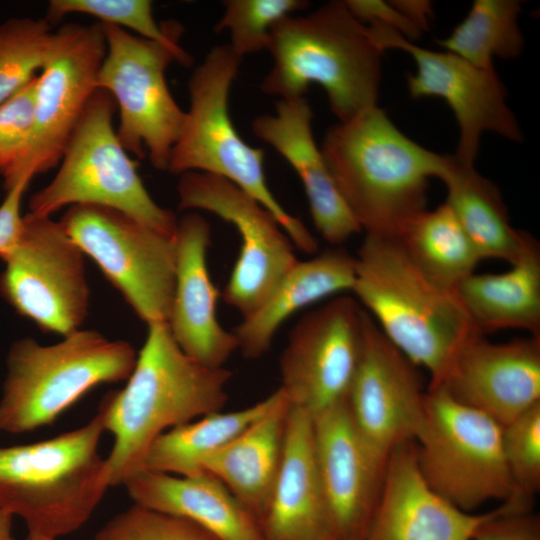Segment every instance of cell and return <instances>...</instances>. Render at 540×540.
Returning <instances> with one entry per match:
<instances>
[{
  "instance_id": "28",
  "label": "cell",
  "mask_w": 540,
  "mask_h": 540,
  "mask_svg": "<svg viewBox=\"0 0 540 540\" xmlns=\"http://www.w3.org/2000/svg\"><path fill=\"white\" fill-rule=\"evenodd\" d=\"M451 208L480 257L514 263L534 239L515 229L497 186L454 155H444L438 177Z\"/></svg>"
},
{
  "instance_id": "19",
  "label": "cell",
  "mask_w": 540,
  "mask_h": 540,
  "mask_svg": "<svg viewBox=\"0 0 540 540\" xmlns=\"http://www.w3.org/2000/svg\"><path fill=\"white\" fill-rule=\"evenodd\" d=\"M432 388L504 426L540 403V336L493 343L474 335Z\"/></svg>"
},
{
  "instance_id": "18",
  "label": "cell",
  "mask_w": 540,
  "mask_h": 540,
  "mask_svg": "<svg viewBox=\"0 0 540 540\" xmlns=\"http://www.w3.org/2000/svg\"><path fill=\"white\" fill-rule=\"evenodd\" d=\"M315 453L334 540H365L386 463L364 442L347 398L312 416Z\"/></svg>"
},
{
  "instance_id": "25",
  "label": "cell",
  "mask_w": 540,
  "mask_h": 540,
  "mask_svg": "<svg viewBox=\"0 0 540 540\" xmlns=\"http://www.w3.org/2000/svg\"><path fill=\"white\" fill-rule=\"evenodd\" d=\"M122 486L135 504L184 517L219 540H265L262 525L215 476L143 470Z\"/></svg>"
},
{
  "instance_id": "35",
  "label": "cell",
  "mask_w": 540,
  "mask_h": 540,
  "mask_svg": "<svg viewBox=\"0 0 540 540\" xmlns=\"http://www.w3.org/2000/svg\"><path fill=\"white\" fill-rule=\"evenodd\" d=\"M92 540H219L181 516L133 503L110 518Z\"/></svg>"
},
{
  "instance_id": "33",
  "label": "cell",
  "mask_w": 540,
  "mask_h": 540,
  "mask_svg": "<svg viewBox=\"0 0 540 540\" xmlns=\"http://www.w3.org/2000/svg\"><path fill=\"white\" fill-rule=\"evenodd\" d=\"M69 14H85L109 24L129 29L134 34L158 42L168 41L183 30L175 20L157 23L150 0H52L46 19L53 25Z\"/></svg>"
},
{
  "instance_id": "21",
  "label": "cell",
  "mask_w": 540,
  "mask_h": 540,
  "mask_svg": "<svg viewBox=\"0 0 540 540\" xmlns=\"http://www.w3.org/2000/svg\"><path fill=\"white\" fill-rule=\"evenodd\" d=\"M467 512L436 493L420 473L415 443H404L388 457L379 501L365 540H474L493 516Z\"/></svg>"
},
{
  "instance_id": "11",
  "label": "cell",
  "mask_w": 540,
  "mask_h": 540,
  "mask_svg": "<svg viewBox=\"0 0 540 540\" xmlns=\"http://www.w3.org/2000/svg\"><path fill=\"white\" fill-rule=\"evenodd\" d=\"M59 222L142 321L168 322L175 288V236L97 205L70 206Z\"/></svg>"
},
{
  "instance_id": "39",
  "label": "cell",
  "mask_w": 540,
  "mask_h": 540,
  "mask_svg": "<svg viewBox=\"0 0 540 540\" xmlns=\"http://www.w3.org/2000/svg\"><path fill=\"white\" fill-rule=\"evenodd\" d=\"M344 2L352 15L365 25L378 24L389 27L412 42L421 35V32L391 2L380 0Z\"/></svg>"
},
{
  "instance_id": "43",
  "label": "cell",
  "mask_w": 540,
  "mask_h": 540,
  "mask_svg": "<svg viewBox=\"0 0 540 540\" xmlns=\"http://www.w3.org/2000/svg\"><path fill=\"white\" fill-rule=\"evenodd\" d=\"M24 540H56V539L47 538V537L38 536V535H32V534L27 533V536Z\"/></svg>"
},
{
  "instance_id": "44",
  "label": "cell",
  "mask_w": 540,
  "mask_h": 540,
  "mask_svg": "<svg viewBox=\"0 0 540 540\" xmlns=\"http://www.w3.org/2000/svg\"><path fill=\"white\" fill-rule=\"evenodd\" d=\"M324 540H333V539H331V538H327V539H324Z\"/></svg>"
},
{
  "instance_id": "3",
  "label": "cell",
  "mask_w": 540,
  "mask_h": 540,
  "mask_svg": "<svg viewBox=\"0 0 540 540\" xmlns=\"http://www.w3.org/2000/svg\"><path fill=\"white\" fill-rule=\"evenodd\" d=\"M356 259L352 296L382 334L441 383L461 347L474 335L455 291L432 283L396 238L366 235Z\"/></svg>"
},
{
  "instance_id": "12",
  "label": "cell",
  "mask_w": 540,
  "mask_h": 540,
  "mask_svg": "<svg viewBox=\"0 0 540 540\" xmlns=\"http://www.w3.org/2000/svg\"><path fill=\"white\" fill-rule=\"evenodd\" d=\"M84 257L59 221L28 212L17 242L1 257L0 294L42 331L64 337L88 315Z\"/></svg>"
},
{
  "instance_id": "15",
  "label": "cell",
  "mask_w": 540,
  "mask_h": 540,
  "mask_svg": "<svg viewBox=\"0 0 540 540\" xmlns=\"http://www.w3.org/2000/svg\"><path fill=\"white\" fill-rule=\"evenodd\" d=\"M364 309L348 294L306 313L279 359L289 405L312 416L347 398L362 349Z\"/></svg>"
},
{
  "instance_id": "6",
  "label": "cell",
  "mask_w": 540,
  "mask_h": 540,
  "mask_svg": "<svg viewBox=\"0 0 540 540\" xmlns=\"http://www.w3.org/2000/svg\"><path fill=\"white\" fill-rule=\"evenodd\" d=\"M135 348L92 329H79L43 345L26 337L7 354L0 397V432L29 433L53 424L93 388L126 381Z\"/></svg>"
},
{
  "instance_id": "20",
  "label": "cell",
  "mask_w": 540,
  "mask_h": 540,
  "mask_svg": "<svg viewBox=\"0 0 540 540\" xmlns=\"http://www.w3.org/2000/svg\"><path fill=\"white\" fill-rule=\"evenodd\" d=\"M175 242V288L167 324L185 354L207 367L222 368L238 344L217 318L218 291L207 265L209 223L196 211L184 214L178 219Z\"/></svg>"
},
{
  "instance_id": "31",
  "label": "cell",
  "mask_w": 540,
  "mask_h": 540,
  "mask_svg": "<svg viewBox=\"0 0 540 540\" xmlns=\"http://www.w3.org/2000/svg\"><path fill=\"white\" fill-rule=\"evenodd\" d=\"M520 12L516 0H476L450 35L438 41L439 45L480 68H494L495 56L514 59L523 49Z\"/></svg>"
},
{
  "instance_id": "40",
  "label": "cell",
  "mask_w": 540,
  "mask_h": 540,
  "mask_svg": "<svg viewBox=\"0 0 540 540\" xmlns=\"http://www.w3.org/2000/svg\"><path fill=\"white\" fill-rule=\"evenodd\" d=\"M29 183L30 181L23 180L7 190V194L0 205V258L18 240L23 221L21 202Z\"/></svg>"
},
{
  "instance_id": "42",
  "label": "cell",
  "mask_w": 540,
  "mask_h": 540,
  "mask_svg": "<svg viewBox=\"0 0 540 540\" xmlns=\"http://www.w3.org/2000/svg\"><path fill=\"white\" fill-rule=\"evenodd\" d=\"M12 521L13 516L0 507V540H15Z\"/></svg>"
},
{
  "instance_id": "36",
  "label": "cell",
  "mask_w": 540,
  "mask_h": 540,
  "mask_svg": "<svg viewBox=\"0 0 540 540\" xmlns=\"http://www.w3.org/2000/svg\"><path fill=\"white\" fill-rule=\"evenodd\" d=\"M502 447L520 497L531 504L540 489V403L502 426Z\"/></svg>"
},
{
  "instance_id": "5",
  "label": "cell",
  "mask_w": 540,
  "mask_h": 540,
  "mask_svg": "<svg viewBox=\"0 0 540 540\" xmlns=\"http://www.w3.org/2000/svg\"><path fill=\"white\" fill-rule=\"evenodd\" d=\"M99 411L82 426L46 440L0 446V507L28 534L52 539L80 529L111 484L99 446Z\"/></svg>"
},
{
  "instance_id": "34",
  "label": "cell",
  "mask_w": 540,
  "mask_h": 540,
  "mask_svg": "<svg viewBox=\"0 0 540 540\" xmlns=\"http://www.w3.org/2000/svg\"><path fill=\"white\" fill-rule=\"evenodd\" d=\"M304 0H225L224 13L214 31L230 32V48L243 58L267 50L269 33L282 18L303 10Z\"/></svg>"
},
{
  "instance_id": "32",
  "label": "cell",
  "mask_w": 540,
  "mask_h": 540,
  "mask_svg": "<svg viewBox=\"0 0 540 540\" xmlns=\"http://www.w3.org/2000/svg\"><path fill=\"white\" fill-rule=\"evenodd\" d=\"M53 38L46 18H12L0 24V104L38 75Z\"/></svg>"
},
{
  "instance_id": "10",
  "label": "cell",
  "mask_w": 540,
  "mask_h": 540,
  "mask_svg": "<svg viewBox=\"0 0 540 540\" xmlns=\"http://www.w3.org/2000/svg\"><path fill=\"white\" fill-rule=\"evenodd\" d=\"M100 24L106 52L97 86L111 95L119 110L117 137L128 153L138 157L147 154L156 169L167 171L185 111L173 98L165 72L175 61L191 63L180 45L183 30L168 41L158 42Z\"/></svg>"
},
{
  "instance_id": "17",
  "label": "cell",
  "mask_w": 540,
  "mask_h": 540,
  "mask_svg": "<svg viewBox=\"0 0 540 540\" xmlns=\"http://www.w3.org/2000/svg\"><path fill=\"white\" fill-rule=\"evenodd\" d=\"M425 397L418 367L365 311L361 355L347 405L360 436L382 461L398 446L415 441L424 421Z\"/></svg>"
},
{
  "instance_id": "27",
  "label": "cell",
  "mask_w": 540,
  "mask_h": 540,
  "mask_svg": "<svg viewBox=\"0 0 540 540\" xmlns=\"http://www.w3.org/2000/svg\"><path fill=\"white\" fill-rule=\"evenodd\" d=\"M509 270L473 273L455 293L482 335L505 329L540 336V250L534 238Z\"/></svg>"
},
{
  "instance_id": "1",
  "label": "cell",
  "mask_w": 540,
  "mask_h": 540,
  "mask_svg": "<svg viewBox=\"0 0 540 540\" xmlns=\"http://www.w3.org/2000/svg\"><path fill=\"white\" fill-rule=\"evenodd\" d=\"M232 372L195 361L178 346L167 323L147 325L145 342L123 388L98 407L113 437L106 457L112 486L144 470L146 454L165 431L222 411Z\"/></svg>"
},
{
  "instance_id": "41",
  "label": "cell",
  "mask_w": 540,
  "mask_h": 540,
  "mask_svg": "<svg viewBox=\"0 0 540 540\" xmlns=\"http://www.w3.org/2000/svg\"><path fill=\"white\" fill-rule=\"evenodd\" d=\"M421 33L429 27L433 17L432 4L423 0L390 1Z\"/></svg>"
},
{
  "instance_id": "29",
  "label": "cell",
  "mask_w": 540,
  "mask_h": 540,
  "mask_svg": "<svg viewBox=\"0 0 540 540\" xmlns=\"http://www.w3.org/2000/svg\"><path fill=\"white\" fill-rule=\"evenodd\" d=\"M285 398L278 388L255 404L229 412H213L173 427L158 436L150 446L144 470L176 476H196L203 462Z\"/></svg>"
},
{
  "instance_id": "9",
  "label": "cell",
  "mask_w": 540,
  "mask_h": 540,
  "mask_svg": "<svg viewBox=\"0 0 540 540\" xmlns=\"http://www.w3.org/2000/svg\"><path fill=\"white\" fill-rule=\"evenodd\" d=\"M424 480L456 507L475 512L492 500L531 510L510 476L502 426L455 401L441 388H428L422 428L414 441Z\"/></svg>"
},
{
  "instance_id": "4",
  "label": "cell",
  "mask_w": 540,
  "mask_h": 540,
  "mask_svg": "<svg viewBox=\"0 0 540 540\" xmlns=\"http://www.w3.org/2000/svg\"><path fill=\"white\" fill-rule=\"evenodd\" d=\"M267 50L273 66L261 82L264 93L293 99L318 84L339 122L377 106L383 51L344 1L282 18L270 30Z\"/></svg>"
},
{
  "instance_id": "26",
  "label": "cell",
  "mask_w": 540,
  "mask_h": 540,
  "mask_svg": "<svg viewBox=\"0 0 540 540\" xmlns=\"http://www.w3.org/2000/svg\"><path fill=\"white\" fill-rule=\"evenodd\" d=\"M289 406L285 397L203 462V470L219 479L261 525L281 465Z\"/></svg>"
},
{
  "instance_id": "24",
  "label": "cell",
  "mask_w": 540,
  "mask_h": 540,
  "mask_svg": "<svg viewBox=\"0 0 540 540\" xmlns=\"http://www.w3.org/2000/svg\"><path fill=\"white\" fill-rule=\"evenodd\" d=\"M355 275V256L340 246L298 260L264 302L234 328L238 350L246 359L262 357L287 319L315 302L351 293Z\"/></svg>"
},
{
  "instance_id": "38",
  "label": "cell",
  "mask_w": 540,
  "mask_h": 540,
  "mask_svg": "<svg viewBox=\"0 0 540 540\" xmlns=\"http://www.w3.org/2000/svg\"><path fill=\"white\" fill-rule=\"evenodd\" d=\"M474 540H540L539 516L515 503H501L477 529Z\"/></svg>"
},
{
  "instance_id": "13",
  "label": "cell",
  "mask_w": 540,
  "mask_h": 540,
  "mask_svg": "<svg viewBox=\"0 0 540 540\" xmlns=\"http://www.w3.org/2000/svg\"><path fill=\"white\" fill-rule=\"evenodd\" d=\"M177 193L180 210L210 212L238 231L241 248L223 299L242 318L250 315L297 263L294 244L273 214L224 178L187 172Z\"/></svg>"
},
{
  "instance_id": "7",
  "label": "cell",
  "mask_w": 540,
  "mask_h": 540,
  "mask_svg": "<svg viewBox=\"0 0 540 540\" xmlns=\"http://www.w3.org/2000/svg\"><path fill=\"white\" fill-rule=\"evenodd\" d=\"M242 59L228 44L217 45L193 71L188 83L190 106L167 171L207 173L232 182L275 216L294 247L315 254L317 239L283 208L267 185L263 149L248 145L231 121L228 97Z\"/></svg>"
},
{
  "instance_id": "37",
  "label": "cell",
  "mask_w": 540,
  "mask_h": 540,
  "mask_svg": "<svg viewBox=\"0 0 540 540\" xmlns=\"http://www.w3.org/2000/svg\"><path fill=\"white\" fill-rule=\"evenodd\" d=\"M37 76L0 104V173L4 180L22 161L31 141Z\"/></svg>"
},
{
  "instance_id": "2",
  "label": "cell",
  "mask_w": 540,
  "mask_h": 540,
  "mask_svg": "<svg viewBox=\"0 0 540 540\" xmlns=\"http://www.w3.org/2000/svg\"><path fill=\"white\" fill-rule=\"evenodd\" d=\"M320 149L362 231L396 239L426 210L429 179L438 177L444 160L403 134L378 106L331 127Z\"/></svg>"
},
{
  "instance_id": "22",
  "label": "cell",
  "mask_w": 540,
  "mask_h": 540,
  "mask_svg": "<svg viewBox=\"0 0 540 540\" xmlns=\"http://www.w3.org/2000/svg\"><path fill=\"white\" fill-rule=\"evenodd\" d=\"M312 118L306 98L280 99L273 114L254 118L252 131L296 171L316 230L324 240L337 247L362 229L338 191L315 142Z\"/></svg>"
},
{
  "instance_id": "16",
  "label": "cell",
  "mask_w": 540,
  "mask_h": 540,
  "mask_svg": "<svg viewBox=\"0 0 540 540\" xmlns=\"http://www.w3.org/2000/svg\"><path fill=\"white\" fill-rule=\"evenodd\" d=\"M373 42L384 52L399 49L409 54L416 71L407 77L410 95L439 97L452 110L459 127L454 156L474 165L483 133L493 132L519 142L522 132L507 104L504 85L494 68H480L449 52L415 45L397 31L378 24L366 25Z\"/></svg>"
},
{
  "instance_id": "30",
  "label": "cell",
  "mask_w": 540,
  "mask_h": 540,
  "mask_svg": "<svg viewBox=\"0 0 540 540\" xmlns=\"http://www.w3.org/2000/svg\"><path fill=\"white\" fill-rule=\"evenodd\" d=\"M398 240L419 271L445 290L454 291L482 260L446 203L420 213Z\"/></svg>"
},
{
  "instance_id": "14",
  "label": "cell",
  "mask_w": 540,
  "mask_h": 540,
  "mask_svg": "<svg viewBox=\"0 0 540 540\" xmlns=\"http://www.w3.org/2000/svg\"><path fill=\"white\" fill-rule=\"evenodd\" d=\"M106 52L101 24L67 23L54 31L50 53L35 91L34 128L28 150L4 180L9 190L56 167L87 104L98 90Z\"/></svg>"
},
{
  "instance_id": "23",
  "label": "cell",
  "mask_w": 540,
  "mask_h": 540,
  "mask_svg": "<svg viewBox=\"0 0 540 540\" xmlns=\"http://www.w3.org/2000/svg\"><path fill=\"white\" fill-rule=\"evenodd\" d=\"M262 529L265 540L333 539L315 453L313 417L292 406Z\"/></svg>"
},
{
  "instance_id": "8",
  "label": "cell",
  "mask_w": 540,
  "mask_h": 540,
  "mask_svg": "<svg viewBox=\"0 0 540 540\" xmlns=\"http://www.w3.org/2000/svg\"><path fill=\"white\" fill-rule=\"evenodd\" d=\"M116 104L98 89L87 104L53 179L29 200V213L48 216L63 207L97 205L121 211L175 236L176 215L154 201L113 126Z\"/></svg>"
}]
</instances>
